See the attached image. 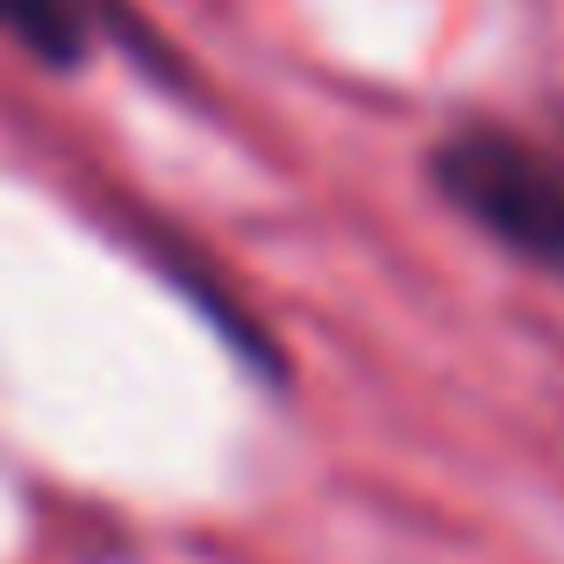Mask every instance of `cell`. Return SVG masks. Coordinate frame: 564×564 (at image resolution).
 <instances>
[{
  "label": "cell",
  "instance_id": "cell-1",
  "mask_svg": "<svg viewBox=\"0 0 564 564\" xmlns=\"http://www.w3.org/2000/svg\"><path fill=\"white\" fill-rule=\"evenodd\" d=\"M429 180L500 250L529 264H564V165L543 158L529 137L494 122L451 129L429 151Z\"/></svg>",
  "mask_w": 564,
  "mask_h": 564
},
{
  "label": "cell",
  "instance_id": "cell-2",
  "mask_svg": "<svg viewBox=\"0 0 564 564\" xmlns=\"http://www.w3.org/2000/svg\"><path fill=\"white\" fill-rule=\"evenodd\" d=\"M0 29L43 65H86V51H94V8L86 0H0Z\"/></svg>",
  "mask_w": 564,
  "mask_h": 564
}]
</instances>
